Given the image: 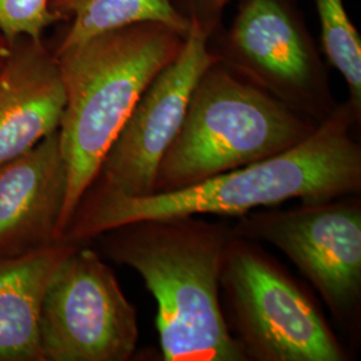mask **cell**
<instances>
[{
  "label": "cell",
  "mask_w": 361,
  "mask_h": 361,
  "mask_svg": "<svg viewBox=\"0 0 361 361\" xmlns=\"http://www.w3.org/2000/svg\"><path fill=\"white\" fill-rule=\"evenodd\" d=\"M137 312L113 269L78 244L54 271L42 300L43 361H128L138 343Z\"/></svg>",
  "instance_id": "6"
},
{
  "label": "cell",
  "mask_w": 361,
  "mask_h": 361,
  "mask_svg": "<svg viewBox=\"0 0 361 361\" xmlns=\"http://www.w3.org/2000/svg\"><path fill=\"white\" fill-rule=\"evenodd\" d=\"M55 23L50 0H0V30L11 42L19 37L42 39Z\"/></svg>",
  "instance_id": "15"
},
{
  "label": "cell",
  "mask_w": 361,
  "mask_h": 361,
  "mask_svg": "<svg viewBox=\"0 0 361 361\" xmlns=\"http://www.w3.org/2000/svg\"><path fill=\"white\" fill-rule=\"evenodd\" d=\"M77 245L63 240L20 257L0 258V361H43L42 300L54 271Z\"/></svg>",
  "instance_id": "12"
},
{
  "label": "cell",
  "mask_w": 361,
  "mask_h": 361,
  "mask_svg": "<svg viewBox=\"0 0 361 361\" xmlns=\"http://www.w3.org/2000/svg\"><path fill=\"white\" fill-rule=\"evenodd\" d=\"M319 125L219 61L194 89L180 130L157 169L153 194L185 189L281 154Z\"/></svg>",
  "instance_id": "4"
},
{
  "label": "cell",
  "mask_w": 361,
  "mask_h": 361,
  "mask_svg": "<svg viewBox=\"0 0 361 361\" xmlns=\"http://www.w3.org/2000/svg\"><path fill=\"white\" fill-rule=\"evenodd\" d=\"M328 62L345 79L349 101L361 113V39L343 0H314Z\"/></svg>",
  "instance_id": "14"
},
{
  "label": "cell",
  "mask_w": 361,
  "mask_h": 361,
  "mask_svg": "<svg viewBox=\"0 0 361 361\" xmlns=\"http://www.w3.org/2000/svg\"><path fill=\"white\" fill-rule=\"evenodd\" d=\"M219 284L226 323L246 361L348 360L310 297L258 243L233 233Z\"/></svg>",
  "instance_id": "5"
},
{
  "label": "cell",
  "mask_w": 361,
  "mask_h": 361,
  "mask_svg": "<svg viewBox=\"0 0 361 361\" xmlns=\"http://www.w3.org/2000/svg\"><path fill=\"white\" fill-rule=\"evenodd\" d=\"M50 10L58 22L68 23L54 50L145 22L162 23L183 35L190 28V20L173 0H50Z\"/></svg>",
  "instance_id": "13"
},
{
  "label": "cell",
  "mask_w": 361,
  "mask_h": 361,
  "mask_svg": "<svg viewBox=\"0 0 361 361\" xmlns=\"http://www.w3.org/2000/svg\"><path fill=\"white\" fill-rule=\"evenodd\" d=\"M350 194L238 217L235 235L265 243L295 264L341 325L355 322L361 300V202Z\"/></svg>",
  "instance_id": "7"
},
{
  "label": "cell",
  "mask_w": 361,
  "mask_h": 361,
  "mask_svg": "<svg viewBox=\"0 0 361 361\" xmlns=\"http://www.w3.org/2000/svg\"><path fill=\"white\" fill-rule=\"evenodd\" d=\"M228 3L229 0H180L178 10L210 39L219 31Z\"/></svg>",
  "instance_id": "16"
},
{
  "label": "cell",
  "mask_w": 361,
  "mask_h": 361,
  "mask_svg": "<svg viewBox=\"0 0 361 361\" xmlns=\"http://www.w3.org/2000/svg\"><path fill=\"white\" fill-rule=\"evenodd\" d=\"M11 50H13V42L7 38L3 34V31L0 30V79L3 77L6 67L8 65Z\"/></svg>",
  "instance_id": "17"
},
{
  "label": "cell",
  "mask_w": 361,
  "mask_h": 361,
  "mask_svg": "<svg viewBox=\"0 0 361 361\" xmlns=\"http://www.w3.org/2000/svg\"><path fill=\"white\" fill-rule=\"evenodd\" d=\"M66 92L56 56L44 38L13 39L0 79V165L58 131Z\"/></svg>",
  "instance_id": "11"
},
{
  "label": "cell",
  "mask_w": 361,
  "mask_h": 361,
  "mask_svg": "<svg viewBox=\"0 0 361 361\" xmlns=\"http://www.w3.org/2000/svg\"><path fill=\"white\" fill-rule=\"evenodd\" d=\"M209 40L190 23L178 55L143 91L89 190L130 198L153 194L157 169L180 130L200 78L221 61Z\"/></svg>",
  "instance_id": "9"
},
{
  "label": "cell",
  "mask_w": 361,
  "mask_h": 361,
  "mask_svg": "<svg viewBox=\"0 0 361 361\" xmlns=\"http://www.w3.org/2000/svg\"><path fill=\"white\" fill-rule=\"evenodd\" d=\"M216 54L235 74L317 123L337 107L293 0H241Z\"/></svg>",
  "instance_id": "8"
},
{
  "label": "cell",
  "mask_w": 361,
  "mask_h": 361,
  "mask_svg": "<svg viewBox=\"0 0 361 361\" xmlns=\"http://www.w3.org/2000/svg\"><path fill=\"white\" fill-rule=\"evenodd\" d=\"M186 35L145 22L54 50L66 92L59 142L68 177L62 240L104 157L155 75L178 55Z\"/></svg>",
  "instance_id": "3"
},
{
  "label": "cell",
  "mask_w": 361,
  "mask_h": 361,
  "mask_svg": "<svg viewBox=\"0 0 361 361\" xmlns=\"http://www.w3.org/2000/svg\"><path fill=\"white\" fill-rule=\"evenodd\" d=\"M232 228L204 216L140 219L101 234L106 253L137 271L157 301L166 361H246L221 304Z\"/></svg>",
  "instance_id": "2"
},
{
  "label": "cell",
  "mask_w": 361,
  "mask_h": 361,
  "mask_svg": "<svg viewBox=\"0 0 361 361\" xmlns=\"http://www.w3.org/2000/svg\"><path fill=\"white\" fill-rule=\"evenodd\" d=\"M67 188L59 131L0 165V258L20 257L63 241Z\"/></svg>",
  "instance_id": "10"
},
{
  "label": "cell",
  "mask_w": 361,
  "mask_h": 361,
  "mask_svg": "<svg viewBox=\"0 0 361 361\" xmlns=\"http://www.w3.org/2000/svg\"><path fill=\"white\" fill-rule=\"evenodd\" d=\"M360 114L350 101L337 104L335 111L295 147L176 192L130 198L87 190L66 228L63 240L87 244L104 233L140 219H238L259 207H277L293 200L310 204L359 194L361 146L352 130Z\"/></svg>",
  "instance_id": "1"
}]
</instances>
